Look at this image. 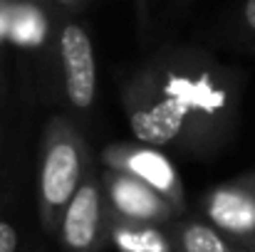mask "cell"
<instances>
[{
	"instance_id": "cell-1",
	"label": "cell",
	"mask_w": 255,
	"mask_h": 252,
	"mask_svg": "<svg viewBox=\"0 0 255 252\" xmlns=\"http://www.w3.org/2000/svg\"><path fill=\"white\" fill-rule=\"evenodd\" d=\"M241 72L198 47H164L122 86L131 134L149 146L208 159L238 131Z\"/></svg>"
},
{
	"instance_id": "cell-13",
	"label": "cell",
	"mask_w": 255,
	"mask_h": 252,
	"mask_svg": "<svg viewBox=\"0 0 255 252\" xmlns=\"http://www.w3.org/2000/svg\"><path fill=\"white\" fill-rule=\"evenodd\" d=\"M17 245H20V238H17L15 225L7 218H0V252H17Z\"/></svg>"
},
{
	"instance_id": "cell-15",
	"label": "cell",
	"mask_w": 255,
	"mask_h": 252,
	"mask_svg": "<svg viewBox=\"0 0 255 252\" xmlns=\"http://www.w3.org/2000/svg\"><path fill=\"white\" fill-rule=\"evenodd\" d=\"M60 7H77V5H82V0H55Z\"/></svg>"
},
{
	"instance_id": "cell-16",
	"label": "cell",
	"mask_w": 255,
	"mask_h": 252,
	"mask_svg": "<svg viewBox=\"0 0 255 252\" xmlns=\"http://www.w3.org/2000/svg\"><path fill=\"white\" fill-rule=\"evenodd\" d=\"M233 252H255L253 245H233Z\"/></svg>"
},
{
	"instance_id": "cell-18",
	"label": "cell",
	"mask_w": 255,
	"mask_h": 252,
	"mask_svg": "<svg viewBox=\"0 0 255 252\" xmlns=\"http://www.w3.org/2000/svg\"><path fill=\"white\" fill-rule=\"evenodd\" d=\"M0 75H2V62H0Z\"/></svg>"
},
{
	"instance_id": "cell-12",
	"label": "cell",
	"mask_w": 255,
	"mask_h": 252,
	"mask_svg": "<svg viewBox=\"0 0 255 252\" xmlns=\"http://www.w3.org/2000/svg\"><path fill=\"white\" fill-rule=\"evenodd\" d=\"M134 2V17H136V30L139 37H149L151 32V0H131Z\"/></svg>"
},
{
	"instance_id": "cell-14",
	"label": "cell",
	"mask_w": 255,
	"mask_h": 252,
	"mask_svg": "<svg viewBox=\"0 0 255 252\" xmlns=\"http://www.w3.org/2000/svg\"><path fill=\"white\" fill-rule=\"evenodd\" d=\"M7 40V7H0V42Z\"/></svg>"
},
{
	"instance_id": "cell-7",
	"label": "cell",
	"mask_w": 255,
	"mask_h": 252,
	"mask_svg": "<svg viewBox=\"0 0 255 252\" xmlns=\"http://www.w3.org/2000/svg\"><path fill=\"white\" fill-rule=\"evenodd\" d=\"M99 175H102V185L112 215L139 220V223H156V225H166L178 215L169 200L161 198L146 183L109 168H102Z\"/></svg>"
},
{
	"instance_id": "cell-9",
	"label": "cell",
	"mask_w": 255,
	"mask_h": 252,
	"mask_svg": "<svg viewBox=\"0 0 255 252\" xmlns=\"http://www.w3.org/2000/svg\"><path fill=\"white\" fill-rule=\"evenodd\" d=\"M169 238L173 252H233V243L208 220H176Z\"/></svg>"
},
{
	"instance_id": "cell-5",
	"label": "cell",
	"mask_w": 255,
	"mask_h": 252,
	"mask_svg": "<svg viewBox=\"0 0 255 252\" xmlns=\"http://www.w3.org/2000/svg\"><path fill=\"white\" fill-rule=\"evenodd\" d=\"M55 45L65 96L75 111L87 114L97 99V57L89 30L77 20H67L60 25Z\"/></svg>"
},
{
	"instance_id": "cell-3",
	"label": "cell",
	"mask_w": 255,
	"mask_h": 252,
	"mask_svg": "<svg viewBox=\"0 0 255 252\" xmlns=\"http://www.w3.org/2000/svg\"><path fill=\"white\" fill-rule=\"evenodd\" d=\"M109 225L112 210L102 175L92 166L62 213L57 240L67 252H102L109 243Z\"/></svg>"
},
{
	"instance_id": "cell-11",
	"label": "cell",
	"mask_w": 255,
	"mask_h": 252,
	"mask_svg": "<svg viewBox=\"0 0 255 252\" xmlns=\"http://www.w3.org/2000/svg\"><path fill=\"white\" fill-rule=\"evenodd\" d=\"M238 35L248 42H255V0H243L238 10Z\"/></svg>"
},
{
	"instance_id": "cell-10",
	"label": "cell",
	"mask_w": 255,
	"mask_h": 252,
	"mask_svg": "<svg viewBox=\"0 0 255 252\" xmlns=\"http://www.w3.org/2000/svg\"><path fill=\"white\" fill-rule=\"evenodd\" d=\"M45 35V17L37 5L17 2L7 7V40L17 45H37Z\"/></svg>"
},
{
	"instance_id": "cell-8",
	"label": "cell",
	"mask_w": 255,
	"mask_h": 252,
	"mask_svg": "<svg viewBox=\"0 0 255 252\" xmlns=\"http://www.w3.org/2000/svg\"><path fill=\"white\" fill-rule=\"evenodd\" d=\"M109 243L119 252H173L169 230L156 223H139L112 215Z\"/></svg>"
},
{
	"instance_id": "cell-4",
	"label": "cell",
	"mask_w": 255,
	"mask_h": 252,
	"mask_svg": "<svg viewBox=\"0 0 255 252\" xmlns=\"http://www.w3.org/2000/svg\"><path fill=\"white\" fill-rule=\"evenodd\" d=\"M102 166L109 170L127 173L149 188H154L161 198H166L178 215L186 213V190L178 170L164 149L149 144H109L102 149Z\"/></svg>"
},
{
	"instance_id": "cell-2",
	"label": "cell",
	"mask_w": 255,
	"mask_h": 252,
	"mask_svg": "<svg viewBox=\"0 0 255 252\" xmlns=\"http://www.w3.org/2000/svg\"><path fill=\"white\" fill-rule=\"evenodd\" d=\"M92 166V151L80 126L65 114H52L42 129L37 170V213L47 235L57 238L62 213Z\"/></svg>"
},
{
	"instance_id": "cell-17",
	"label": "cell",
	"mask_w": 255,
	"mask_h": 252,
	"mask_svg": "<svg viewBox=\"0 0 255 252\" xmlns=\"http://www.w3.org/2000/svg\"><path fill=\"white\" fill-rule=\"evenodd\" d=\"M0 7H5V0H0Z\"/></svg>"
},
{
	"instance_id": "cell-6",
	"label": "cell",
	"mask_w": 255,
	"mask_h": 252,
	"mask_svg": "<svg viewBox=\"0 0 255 252\" xmlns=\"http://www.w3.org/2000/svg\"><path fill=\"white\" fill-rule=\"evenodd\" d=\"M203 215L233 245H255V170L213 185L203 195Z\"/></svg>"
}]
</instances>
